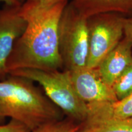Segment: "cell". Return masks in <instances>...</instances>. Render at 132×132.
<instances>
[{"instance_id": "9a60e30c", "label": "cell", "mask_w": 132, "mask_h": 132, "mask_svg": "<svg viewBox=\"0 0 132 132\" xmlns=\"http://www.w3.org/2000/svg\"><path fill=\"white\" fill-rule=\"evenodd\" d=\"M123 37L132 45V16L123 18Z\"/></svg>"}, {"instance_id": "8fae6325", "label": "cell", "mask_w": 132, "mask_h": 132, "mask_svg": "<svg viewBox=\"0 0 132 132\" xmlns=\"http://www.w3.org/2000/svg\"><path fill=\"white\" fill-rule=\"evenodd\" d=\"M79 132H132V118L109 120L90 125L80 123Z\"/></svg>"}, {"instance_id": "9c48e42d", "label": "cell", "mask_w": 132, "mask_h": 132, "mask_svg": "<svg viewBox=\"0 0 132 132\" xmlns=\"http://www.w3.org/2000/svg\"><path fill=\"white\" fill-rule=\"evenodd\" d=\"M88 112L82 125H90L109 120L132 118V92L114 103L99 102L87 104Z\"/></svg>"}, {"instance_id": "52a82bcc", "label": "cell", "mask_w": 132, "mask_h": 132, "mask_svg": "<svg viewBox=\"0 0 132 132\" xmlns=\"http://www.w3.org/2000/svg\"><path fill=\"white\" fill-rule=\"evenodd\" d=\"M20 6H6L0 10V81L9 76L7 70L8 59L16 40L24 32L27 25L26 20L20 14Z\"/></svg>"}, {"instance_id": "2e32d148", "label": "cell", "mask_w": 132, "mask_h": 132, "mask_svg": "<svg viewBox=\"0 0 132 132\" xmlns=\"http://www.w3.org/2000/svg\"><path fill=\"white\" fill-rule=\"evenodd\" d=\"M0 2L5 3L6 6L9 7H19L21 5L18 0H0Z\"/></svg>"}, {"instance_id": "e0dca14e", "label": "cell", "mask_w": 132, "mask_h": 132, "mask_svg": "<svg viewBox=\"0 0 132 132\" xmlns=\"http://www.w3.org/2000/svg\"><path fill=\"white\" fill-rule=\"evenodd\" d=\"M19 2L21 3L23 0H18ZM42 3H47V4H56V3L64 2V1H68L69 0H39Z\"/></svg>"}, {"instance_id": "30bf717a", "label": "cell", "mask_w": 132, "mask_h": 132, "mask_svg": "<svg viewBox=\"0 0 132 132\" xmlns=\"http://www.w3.org/2000/svg\"><path fill=\"white\" fill-rule=\"evenodd\" d=\"M70 4L86 19L106 13L132 14V0H72Z\"/></svg>"}, {"instance_id": "8992f818", "label": "cell", "mask_w": 132, "mask_h": 132, "mask_svg": "<svg viewBox=\"0 0 132 132\" xmlns=\"http://www.w3.org/2000/svg\"><path fill=\"white\" fill-rule=\"evenodd\" d=\"M69 72L74 89L86 104L118 101L112 87L103 81L96 67H85Z\"/></svg>"}, {"instance_id": "5b68a950", "label": "cell", "mask_w": 132, "mask_h": 132, "mask_svg": "<svg viewBox=\"0 0 132 132\" xmlns=\"http://www.w3.org/2000/svg\"><path fill=\"white\" fill-rule=\"evenodd\" d=\"M123 18L117 13H106L87 19L89 50L87 67H97L122 40L124 36Z\"/></svg>"}, {"instance_id": "ba28073f", "label": "cell", "mask_w": 132, "mask_h": 132, "mask_svg": "<svg viewBox=\"0 0 132 132\" xmlns=\"http://www.w3.org/2000/svg\"><path fill=\"white\" fill-rule=\"evenodd\" d=\"M132 64V45L123 37L96 67L105 83L112 87L115 81Z\"/></svg>"}, {"instance_id": "5bb4252c", "label": "cell", "mask_w": 132, "mask_h": 132, "mask_svg": "<svg viewBox=\"0 0 132 132\" xmlns=\"http://www.w3.org/2000/svg\"><path fill=\"white\" fill-rule=\"evenodd\" d=\"M31 130L23 123L10 119L7 123L0 125V132H31Z\"/></svg>"}, {"instance_id": "7c38bea8", "label": "cell", "mask_w": 132, "mask_h": 132, "mask_svg": "<svg viewBox=\"0 0 132 132\" xmlns=\"http://www.w3.org/2000/svg\"><path fill=\"white\" fill-rule=\"evenodd\" d=\"M80 123L65 117L40 125L31 132H79Z\"/></svg>"}, {"instance_id": "3957f363", "label": "cell", "mask_w": 132, "mask_h": 132, "mask_svg": "<svg viewBox=\"0 0 132 132\" xmlns=\"http://www.w3.org/2000/svg\"><path fill=\"white\" fill-rule=\"evenodd\" d=\"M9 75L27 78L39 84L46 96L67 118L79 123L86 119L87 105L74 89L69 71L23 69L12 71Z\"/></svg>"}, {"instance_id": "4fadbf2b", "label": "cell", "mask_w": 132, "mask_h": 132, "mask_svg": "<svg viewBox=\"0 0 132 132\" xmlns=\"http://www.w3.org/2000/svg\"><path fill=\"white\" fill-rule=\"evenodd\" d=\"M118 100H121L132 92V64L122 73L112 86Z\"/></svg>"}, {"instance_id": "7a4b0ae2", "label": "cell", "mask_w": 132, "mask_h": 132, "mask_svg": "<svg viewBox=\"0 0 132 132\" xmlns=\"http://www.w3.org/2000/svg\"><path fill=\"white\" fill-rule=\"evenodd\" d=\"M64 116L31 80L9 75L0 81V119L15 120L32 131L45 123L61 119Z\"/></svg>"}, {"instance_id": "6da1fadb", "label": "cell", "mask_w": 132, "mask_h": 132, "mask_svg": "<svg viewBox=\"0 0 132 132\" xmlns=\"http://www.w3.org/2000/svg\"><path fill=\"white\" fill-rule=\"evenodd\" d=\"M68 1L47 4L27 0L19 12L27 25L7 62L8 74L23 69L63 70L59 49V23Z\"/></svg>"}, {"instance_id": "277c9868", "label": "cell", "mask_w": 132, "mask_h": 132, "mask_svg": "<svg viewBox=\"0 0 132 132\" xmlns=\"http://www.w3.org/2000/svg\"><path fill=\"white\" fill-rule=\"evenodd\" d=\"M59 49L63 70L86 67L89 50L87 19L70 3L64 8L59 23Z\"/></svg>"}]
</instances>
